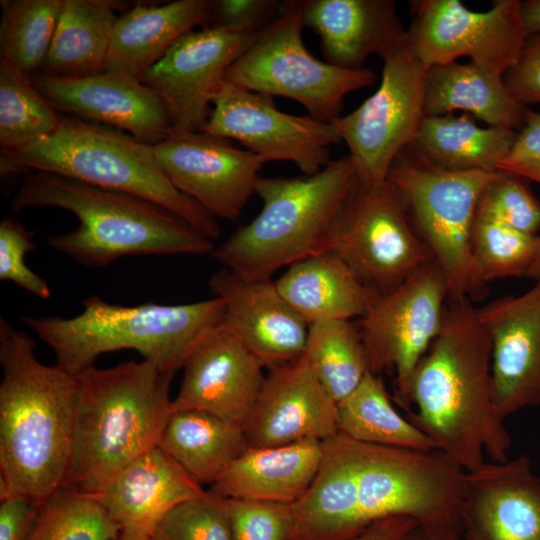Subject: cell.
Listing matches in <instances>:
<instances>
[{"mask_svg": "<svg viewBox=\"0 0 540 540\" xmlns=\"http://www.w3.org/2000/svg\"><path fill=\"white\" fill-rule=\"evenodd\" d=\"M358 185L349 155L304 177H261L255 193L262 208L211 256L248 279H271L280 268L334 251Z\"/></svg>", "mask_w": 540, "mask_h": 540, "instance_id": "cell-5", "label": "cell"}, {"mask_svg": "<svg viewBox=\"0 0 540 540\" xmlns=\"http://www.w3.org/2000/svg\"><path fill=\"white\" fill-rule=\"evenodd\" d=\"M517 131L479 127L463 113L425 117L415 140L416 150L431 164L450 171L497 172L510 152Z\"/></svg>", "mask_w": 540, "mask_h": 540, "instance_id": "cell-32", "label": "cell"}, {"mask_svg": "<svg viewBox=\"0 0 540 540\" xmlns=\"http://www.w3.org/2000/svg\"><path fill=\"white\" fill-rule=\"evenodd\" d=\"M274 282L308 325L361 318L379 294L362 283L334 251L290 265Z\"/></svg>", "mask_w": 540, "mask_h": 540, "instance_id": "cell-29", "label": "cell"}, {"mask_svg": "<svg viewBox=\"0 0 540 540\" xmlns=\"http://www.w3.org/2000/svg\"><path fill=\"white\" fill-rule=\"evenodd\" d=\"M301 8L326 62L341 68L361 69L371 54L384 59L407 39L391 0H306Z\"/></svg>", "mask_w": 540, "mask_h": 540, "instance_id": "cell-25", "label": "cell"}, {"mask_svg": "<svg viewBox=\"0 0 540 540\" xmlns=\"http://www.w3.org/2000/svg\"><path fill=\"white\" fill-rule=\"evenodd\" d=\"M346 438L364 529L385 518L408 517L419 525L460 530L466 471L457 463L439 450L419 451Z\"/></svg>", "mask_w": 540, "mask_h": 540, "instance_id": "cell-10", "label": "cell"}, {"mask_svg": "<svg viewBox=\"0 0 540 540\" xmlns=\"http://www.w3.org/2000/svg\"><path fill=\"white\" fill-rule=\"evenodd\" d=\"M538 235L527 234L494 221L476 218L471 247L481 280L526 277L536 255Z\"/></svg>", "mask_w": 540, "mask_h": 540, "instance_id": "cell-39", "label": "cell"}, {"mask_svg": "<svg viewBox=\"0 0 540 540\" xmlns=\"http://www.w3.org/2000/svg\"><path fill=\"white\" fill-rule=\"evenodd\" d=\"M34 339L0 318V499L43 504L65 484L78 378L43 364Z\"/></svg>", "mask_w": 540, "mask_h": 540, "instance_id": "cell-2", "label": "cell"}, {"mask_svg": "<svg viewBox=\"0 0 540 540\" xmlns=\"http://www.w3.org/2000/svg\"><path fill=\"white\" fill-rule=\"evenodd\" d=\"M513 97L523 104H540V32L528 35L515 64L503 74Z\"/></svg>", "mask_w": 540, "mask_h": 540, "instance_id": "cell-45", "label": "cell"}, {"mask_svg": "<svg viewBox=\"0 0 540 540\" xmlns=\"http://www.w3.org/2000/svg\"><path fill=\"white\" fill-rule=\"evenodd\" d=\"M417 525L408 517L385 518L349 540H403Z\"/></svg>", "mask_w": 540, "mask_h": 540, "instance_id": "cell-48", "label": "cell"}, {"mask_svg": "<svg viewBox=\"0 0 540 540\" xmlns=\"http://www.w3.org/2000/svg\"><path fill=\"white\" fill-rule=\"evenodd\" d=\"M323 441L249 447L210 486L233 499L293 504L310 487L321 464Z\"/></svg>", "mask_w": 540, "mask_h": 540, "instance_id": "cell-26", "label": "cell"}, {"mask_svg": "<svg viewBox=\"0 0 540 540\" xmlns=\"http://www.w3.org/2000/svg\"><path fill=\"white\" fill-rule=\"evenodd\" d=\"M498 171L514 173L540 184V113L528 110L525 122Z\"/></svg>", "mask_w": 540, "mask_h": 540, "instance_id": "cell-46", "label": "cell"}, {"mask_svg": "<svg viewBox=\"0 0 540 540\" xmlns=\"http://www.w3.org/2000/svg\"><path fill=\"white\" fill-rule=\"evenodd\" d=\"M2 176L43 171L152 201L217 239L216 218L180 192L160 168L154 146L122 130L62 117L58 129L22 147L1 150Z\"/></svg>", "mask_w": 540, "mask_h": 540, "instance_id": "cell-7", "label": "cell"}, {"mask_svg": "<svg viewBox=\"0 0 540 540\" xmlns=\"http://www.w3.org/2000/svg\"><path fill=\"white\" fill-rule=\"evenodd\" d=\"M209 289L225 307L223 321L264 367L272 369L304 355L309 325L285 301L271 279H248L222 267Z\"/></svg>", "mask_w": 540, "mask_h": 540, "instance_id": "cell-23", "label": "cell"}, {"mask_svg": "<svg viewBox=\"0 0 540 540\" xmlns=\"http://www.w3.org/2000/svg\"><path fill=\"white\" fill-rule=\"evenodd\" d=\"M412 3L407 41L428 67L465 56L482 69L503 75L517 61L529 35L519 0H496L483 12L469 10L458 0Z\"/></svg>", "mask_w": 540, "mask_h": 540, "instance_id": "cell-13", "label": "cell"}, {"mask_svg": "<svg viewBox=\"0 0 540 540\" xmlns=\"http://www.w3.org/2000/svg\"><path fill=\"white\" fill-rule=\"evenodd\" d=\"M428 68L406 39L383 59L378 89L355 110L331 122L348 146L360 186L384 184L396 156L415 140L425 118Z\"/></svg>", "mask_w": 540, "mask_h": 540, "instance_id": "cell-11", "label": "cell"}, {"mask_svg": "<svg viewBox=\"0 0 540 540\" xmlns=\"http://www.w3.org/2000/svg\"><path fill=\"white\" fill-rule=\"evenodd\" d=\"M62 117L33 85L30 76L0 59L1 150L22 147L53 134Z\"/></svg>", "mask_w": 540, "mask_h": 540, "instance_id": "cell-37", "label": "cell"}, {"mask_svg": "<svg viewBox=\"0 0 540 540\" xmlns=\"http://www.w3.org/2000/svg\"><path fill=\"white\" fill-rule=\"evenodd\" d=\"M41 504L22 495L1 499L0 540H26Z\"/></svg>", "mask_w": 540, "mask_h": 540, "instance_id": "cell-47", "label": "cell"}, {"mask_svg": "<svg viewBox=\"0 0 540 540\" xmlns=\"http://www.w3.org/2000/svg\"><path fill=\"white\" fill-rule=\"evenodd\" d=\"M182 368L171 412L204 411L243 427L262 388L265 367L224 321L197 343Z\"/></svg>", "mask_w": 540, "mask_h": 540, "instance_id": "cell-19", "label": "cell"}, {"mask_svg": "<svg viewBox=\"0 0 540 540\" xmlns=\"http://www.w3.org/2000/svg\"><path fill=\"white\" fill-rule=\"evenodd\" d=\"M118 534L97 499L62 487L41 505L26 540H115Z\"/></svg>", "mask_w": 540, "mask_h": 540, "instance_id": "cell-38", "label": "cell"}, {"mask_svg": "<svg viewBox=\"0 0 540 540\" xmlns=\"http://www.w3.org/2000/svg\"><path fill=\"white\" fill-rule=\"evenodd\" d=\"M497 173L439 168L413 143L396 156L389 169L387 181L445 274L449 298L472 300L486 294L487 284L474 264L471 237L479 198Z\"/></svg>", "mask_w": 540, "mask_h": 540, "instance_id": "cell-8", "label": "cell"}, {"mask_svg": "<svg viewBox=\"0 0 540 540\" xmlns=\"http://www.w3.org/2000/svg\"><path fill=\"white\" fill-rule=\"evenodd\" d=\"M33 233L10 216L0 222V280L16 286L41 299H48L51 290L40 275L25 264V255L36 248Z\"/></svg>", "mask_w": 540, "mask_h": 540, "instance_id": "cell-43", "label": "cell"}, {"mask_svg": "<svg viewBox=\"0 0 540 540\" xmlns=\"http://www.w3.org/2000/svg\"><path fill=\"white\" fill-rule=\"evenodd\" d=\"M450 290L433 261L393 290L378 294L358 325L369 371L393 369L398 401L408 406L412 375L439 334Z\"/></svg>", "mask_w": 540, "mask_h": 540, "instance_id": "cell-12", "label": "cell"}, {"mask_svg": "<svg viewBox=\"0 0 540 540\" xmlns=\"http://www.w3.org/2000/svg\"><path fill=\"white\" fill-rule=\"evenodd\" d=\"M157 446L202 486L249 448L243 427L199 410L171 412Z\"/></svg>", "mask_w": 540, "mask_h": 540, "instance_id": "cell-31", "label": "cell"}, {"mask_svg": "<svg viewBox=\"0 0 540 540\" xmlns=\"http://www.w3.org/2000/svg\"><path fill=\"white\" fill-rule=\"evenodd\" d=\"M403 540H465L461 531L440 526L417 525Z\"/></svg>", "mask_w": 540, "mask_h": 540, "instance_id": "cell-49", "label": "cell"}, {"mask_svg": "<svg viewBox=\"0 0 540 540\" xmlns=\"http://www.w3.org/2000/svg\"><path fill=\"white\" fill-rule=\"evenodd\" d=\"M0 58L28 76L41 72L64 0H1Z\"/></svg>", "mask_w": 540, "mask_h": 540, "instance_id": "cell-36", "label": "cell"}, {"mask_svg": "<svg viewBox=\"0 0 540 540\" xmlns=\"http://www.w3.org/2000/svg\"><path fill=\"white\" fill-rule=\"evenodd\" d=\"M249 447H273L339 433L337 402L304 356L269 369L243 425Z\"/></svg>", "mask_w": 540, "mask_h": 540, "instance_id": "cell-22", "label": "cell"}, {"mask_svg": "<svg viewBox=\"0 0 540 540\" xmlns=\"http://www.w3.org/2000/svg\"><path fill=\"white\" fill-rule=\"evenodd\" d=\"M459 519L465 540H540V476L529 457L466 472Z\"/></svg>", "mask_w": 540, "mask_h": 540, "instance_id": "cell-21", "label": "cell"}, {"mask_svg": "<svg viewBox=\"0 0 540 540\" xmlns=\"http://www.w3.org/2000/svg\"><path fill=\"white\" fill-rule=\"evenodd\" d=\"M527 181L514 173L498 171L482 192L475 217L539 235L540 202Z\"/></svg>", "mask_w": 540, "mask_h": 540, "instance_id": "cell-40", "label": "cell"}, {"mask_svg": "<svg viewBox=\"0 0 540 540\" xmlns=\"http://www.w3.org/2000/svg\"><path fill=\"white\" fill-rule=\"evenodd\" d=\"M173 376L145 359L105 369L93 365L77 374L72 451L63 487L97 494L158 445L171 413Z\"/></svg>", "mask_w": 540, "mask_h": 540, "instance_id": "cell-4", "label": "cell"}, {"mask_svg": "<svg viewBox=\"0 0 540 540\" xmlns=\"http://www.w3.org/2000/svg\"><path fill=\"white\" fill-rule=\"evenodd\" d=\"M223 499L233 540H290L292 504Z\"/></svg>", "mask_w": 540, "mask_h": 540, "instance_id": "cell-42", "label": "cell"}, {"mask_svg": "<svg viewBox=\"0 0 540 540\" xmlns=\"http://www.w3.org/2000/svg\"><path fill=\"white\" fill-rule=\"evenodd\" d=\"M290 540H349L366 529L360 523L355 479L342 433L323 441L318 472L292 504Z\"/></svg>", "mask_w": 540, "mask_h": 540, "instance_id": "cell-28", "label": "cell"}, {"mask_svg": "<svg viewBox=\"0 0 540 540\" xmlns=\"http://www.w3.org/2000/svg\"><path fill=\"white\" fill-rule=\"evenodd\" d=\"M423 110L425 117L461 110L489 126L518 132L529 108L513 97L503 75L486 71L473 62L454 61L428 68Z\"/></svg>", "mask_w": 540, "mask_h": 540, "instance_id": "cell-30", "label": "cell"}, {"mask_svg": "<svg viewBox=\"0 0 540 540\" xmlns=\"http://www.w3.org/2000/svg\"><path fill=\"white\" fill-rule=\"evenodd\" d=\"M81 303L83 311L70 318L21 317L52 348L57 364L74 375L93 366L99 355L121 349L135 350L160 371L175 374L225 313L217 297L180 305L120 306L91 296Z\"/></svg>", "mask_w": 540, "mask_h": 540, "instance_id": "cell-6", "label": "cell"}, {"mask_svg": "<svg viewBox=\"0 0 540 540\" xmlns=\"http://www.w3.org/2000/svg\"><path fill=\"white\" fill-rule=\"evenodd\" d=\"M468 298H449L441 330L409 384L410 421L466 472L508 460L512 446L493 395L491 343Z\"/></svg>", "mask_w": 540, "mask_h": 540, "instance_id": "cell-1", "label": "cell"}, {"mask_svg": "<svg viewBox=\"0 0 540 540\" xmlns=\"http://www.w3.org/2000/svg\"><path fill=\"white\" fill-rule=\"evenodd\" d=\"M281 2L272 0L212 1V26L255 35L278 13Z\"/></svg>", "mask_w": 540, "mask_h": 540, "instance_id": "cell-44", "label": "cell"}, {"mask_svg": "<svg viewBox=\"0 0 540 540\" xmlns=\"http://www.w3.org/2000/svg\"><path fill=\"white\" fill-rule=\"evenodd\" d=\"M200 131L236 140L265 162H292L306 176L327 166L330 146L341 141L332 123L282 112L273 97L225 81Z\"/></svg>", "mask_w": 540, "mask_h": 540, "instance_id": "cell-15", "label": "cell"}, {"mask_svg": "<svg viewBox=\"0 0 540 540\" xmlns=\"http://www.w3.org/2000/svg\"><path fill=\"white\" fill-rule=\"evenodd\" d=\"M156 160L170 182L215 218L236 221L255 193L266 163L230 140L203 132H172L154 146Z\"/></svg>", "mask_w": 540, "mask_h": 540, "instance_id": "cell-17", "label": "cell"}, {"mask_svg": "<svg viewBox=\"0 0 540 540\" xmlns=\"http://www.w3.org/2000/svg\"><path fill=\"white\" fill-rule=\"evenodd\" d=\"M211 21L212 1L137 4L115 22L104 71L120 72L142 81L178 39L197 26H210Z\"/></svg>", "mask_w": 540, "mask_h": 540, "instance_id": "cell-27", "label": "cell"}, {"mask_svg": "<svg viewBox=\"0 0 540 540\" xmlns=\"http://www.w3.org/2000/svg\"><path fill=\"white\" fill-rule=\"evenodd\" d=\"M30 79L57 111L127 131L153 146L173 132L161 98L142 81L126 74L102 71L86 76H58L39 72Z\"/></svg>", "mask_w": 540, "mask_h": 540, "instance_id": "cell-18", "label": "cell"}, {"mask_svg": "<svg viewBox=\"0 0 540 540\" xmlns=\"http://www.w3.org/2000/svg\"><path fill=\"white\" fill-rule=\"evenodd\" d=\"M301 1H284L227 69L224 80L267 96L302 105L309 116L332 122L344 98L376 80L367 68L345 69L315 58L305 47Z\"/></svg>", "mask_w": 540, "mask_h": 540, "instance_id": "cell-9", "label": "cell"}, {"mask_svg": "<svg viewBox=\"0 0 540 540\" xmlns=\"http://www.w3.org/2000/svg\"><path fill=\"white\" fill-rule=\"evenodd\" d=\"M118 4L64 0L41 72L86 76L104 71Z\"/></svg>", "mask_w": 540, "mask_h": 540, "instance_id": "cell-33", "label": "cell"}, {"mask_svg": "<svg viewBox=\"0 0 540 540\" xmlns=\"http://www.w3.org/2000/svg\"><path fill=\"white\" fill-rule=\"evenodd\" d=\"M255 35L212 25L192 30L145 73L142 82L161 98L173 132L203 128L227 69Z\"/></svg>", "mask_w": 540, "mask_h": 540, "instance_id": "cell-16", "label": "cell"}, {"mask_svg": "<svg viewBox=\"0 0 540 540\" xmlns=\"http://www.w3.org/2000/svg\"><path fill=\"white\" fill-rule=\"evenodd\" d=\"M150 540H233L223 497L206 490L171 509Z\"/></svg>", "mask_w": 540, "mask_h": 540, "instance_id": "cell-41", "label": "cell"}, {"mask_svg": "<svg viewBox=\"0 0 540 540\" xmlns=\"http://www.w3.org/2000/svg\"><path fill=\"white\" fill-rule=\"evenodd\" d=\"M54 207L79 225L51 235L47 244L89 268L133 255H207L211 239L164 207L142 197L55 173H29L11 200L13 213Z\"/></svg>", "mask_w": 540, "mask_h": 540, "instance_id": "cell-3", "label": "cell"}, {"mask_svg": "<svg viewBox=\"0 0 540 540\" xmlns=\"http://www.w3.org/2000/svg\"><path fill=\"white\" fill-rule=\"evenodd\" d=\"M339 432L362 443L419 451L437 450L434 442L392 405L379 375L370 371L337 403Z\"/></svg>", "mask_w": 540, "mask_h": 540, "instance_id": "cell-34", "label": "cell"}, {"mask_svg": "<svg viewBox=\"0 0 540 540\" xmlns=\"http://www.w3.org/2000/svg\"><path fill=\"white\" fill-rule=\"evenodd\" d=\"M478 318L491 343L496 409L505 420L540 406V280L519 296L496 299Z\"/></svg>", "mask_w": 540, "mask_h": 540, "instance_id": "cell-20", "label": "cell"}, {"mask_svg": "<svg viewBox=\"0 0 540 540\" xmlns=\"http://www.w3.org/2000/svg\"><path fill=\"white\" fill-rule=\"evenodd\" d=\"M334 252L362 283L379 294L393 290L434 261L387 180L377 187L357 185Z\"/></svg>", "mask_w": 540, "mask_h": 540, "instance_id": "cell-14", "label": "cell"}, {"mask_svg": "<svg viewBox=\"0 0 540 540\" xmlns=\"http://www.w3.org/2000/svg\"><path fill=\"white\" fill-rule=\"evenodd\" d=\"M303 356L337 403L351 394L369 372L359 327L350 320L309 325Z\"/></svg>", "mask_w": 540, "mask_h": 540, "instance_id": "cell-35", "label": "cell"}, {"mask_svg": "<svg viewBox=\"0 0 540 540\" xmlns=\"http://www.w3.org/2000/svg\"><path fill=\"white\" fill-rule=\"evenodd\" d=\"M206 490L158 446L90 495L119 530L115 540H150L158 522L175 506Z\"/></svg>", "mask_w": 540, "mask_h": 540, "instance_id": "cell-24", "label": "cell"}, {"mask_svg": "<svg viewBox=\"0 0 540 540\" xmlns=\"http://www.w3.org/2000/svg\"><path fill=\"white\" fill-rule=\"evenodd\" d=\"M520 12L528 34L540 32V0L521 1Z\"/></svg>", "mask_w": 540, "mask_h": 540, "instance_id": "cell-50", "label": "cell"}]
</instances>
